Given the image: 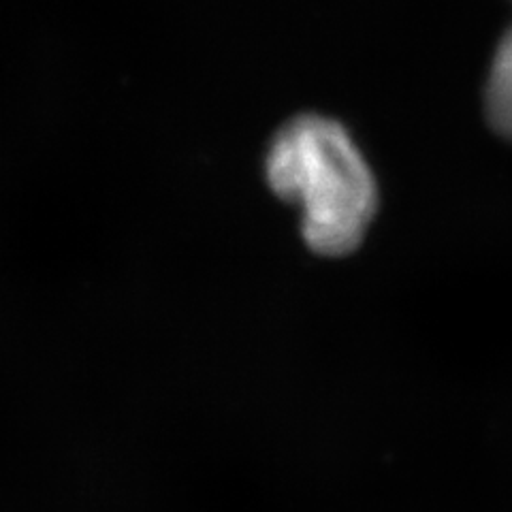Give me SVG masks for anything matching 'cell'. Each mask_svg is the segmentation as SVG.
Returning a JSON list of instances; mask_svg holds the SVG:
<instances>
[{"instance_id":"cell-2","label":"cell","mask_w":512,"mask_h":512,"mask_svg":"<svg viewBox=\"0 0 512 512\" xmlns=\"http://www.w3.org/2000/svg\"><path fill=\"white\" fill-rule=\"evenodd\" d=\"M485 116L489 126L512 141V28L500 39L485 84Z\"/></svg>"},{"instance_id":"cell-1","label":"cell","mask_w":512,"mask_h":512,"mask_svg":"<svg viewBox=\"0 0 512 512\" xmlns=\"http://www.w3.org/2000/svg\"><path fill=\"white\" fill-rule=\"evenodd\" d=\"M265 178L276 195L297 205L301 237L320 256H348L378 212V184L357 141L338 120L303 114L269 143Z\"/></svg>"}]
</instances>
